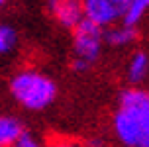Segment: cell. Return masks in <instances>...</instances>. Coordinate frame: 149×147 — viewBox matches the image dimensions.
I'll return each instance as SVG.
<instances>
[{
  "mask_svg": "<svg viewBox=\"0 0 149 147\" xmlns=\"http://www.w3.org/2000/svg\"><path fill=\"white\" fill-rule=\"evenodd\" d=\"M149 75V55L143 51H135L132 59L127 61L126 79L130 84H139L147 79Z\"/></svg>",
  "mask_w": 149,
  "mask_h": 147,
  "instance_id": "cell-7",
  "label": "cell"
},
{
  "mask_svg": "<svg viewBox=\"0 0 149 147\" xmlns=\"http://www.w3.org/2000/svg\"><path fill=\"white\" fill-rule=\"evenodd\" d=\"M4 2H6V0H0V6H2V4H4Z\"/></svg>",
  "mask_w": 149,
  "mask_h": 147,
  "instance_id": "cell-13",
  "label": "cell"
},
{
  "mask_svg": "<svg viewBox=\"0 0 149 147\" xmlns=\"http://www.w3.org/2000/svg\"><path fill=\"white\" fill-rule=\"evenodd\" d=\"M149 12V0H130V4H127V12L124 16V20L122 24H126V26H137V22L141 20L143 16Z\"/></svg>",
  "mask_w": 149,
  "mask_h": 147,
  "instance_id": "cell-9",
  "label": "cell"
},
{
  "mask_svg": "<svg viewBox=\"0 0 149 147\" xmlns=\"http://www.w3.org/2000/svg\"><path fill=\"white\" fill-rule=\"evenodd\" d=\"M130 0H82L84 20L96 24L98 28H110L114 22L124 20Z\"/></svg>",
  "mask_w": 149,
  "mask_h": 147,
  "instance_id": "cell-4",
  "label": "cell"
},
{
  "mask_svg": "<svg viewBox=\"0 0 149 147\" xmlns=\"http://www.w3.org/2000/svg\"><path fill=\"white\" fill-rule=\"evenodd\" d=\"M45 147H86L84 141H77L73 137H53L45 143Z\"/></svg>",
  "mask_w": 149,
  "mask_h": 147,
  "instance_id": "cell-12",
  "label": "cell"
},
{
  "mask_svg": "<svg viewBox=\"0 0 149 147\" xmlns=\"http://www.w3.org/2000/svg\"><path fill=\"white\" fill-rule=\"evenodd\" d=\"M135 36H137V31L134 26H126V24L110 26L104 31V43L112 45V47H124V45L135 41Z\"/></svg>",
  "mask_w": 149,
  "mask_h": 147,
  "instance_id": "cell-8",
  "label": "cell"
},
{
  "mask_svg": "<svg viewBox=\"0 0 149 147\" xmlns=\"http://www.w3.org/2000/svg\"><path fill=\"white\" fill-rule=\"evenodd\" d=\"M10 96L18 106L30 112H41L49 108L57 98V84L51 77H47L36 69H24L10 79L8 84Z\"/></svg>",
  "mask_w": 149,
  "mask_h": 147,
  "instance_id": "cell-2",
  "label": "cell"
},
{
  "mask_svg": "<svg viewBox=\"0 0 149 147\" xmlns=\"http://www.w3.org/2000/svg\"><path fill=\"white\" fill-rule=\"evenodd\" d=\"M24 132L26 127L16 116L0 114V147H12Z\"/></svg>",
  "mask_w": 149,
  "mask_h": 147,
  "instance_id": "cell-6",
  "label": "cell"
},
{
  "mask_svg": "<svg viewBox=\"0 0 149 147\" xmlns=\"http://www.w3.org/2000/svg\"><path fill=\"white\" fill-rule=\"evenodd\" d=\"M104 45V29L98 28L96 24L82 18L73 29V69L77 73H84L96 63L98 55Z\"/></svg>",
  "mask_w": 149,
  "mask_h": 147,
  "instance_id": "cell-3",
  "label": "cell"
},
{
  "mask_svg": "<svg viewBox=\"0 0 149 147\" xmlns=\"http://www.w3.org/2000/svg\"><path fill=\"white\" fill-rule=\"evenodd\" d=\"M47 6L51 16L67 29H74V26L84 18L82 0H49Z\"/></svg>",
  "mask_w": 149,
  "mask_h": 147,
  "instance_id": "cell-5",
  "label": "cell"
},
{
  "mask_svg": "<svg viewBox=\"0 0 149 147\" xmlns=\"http://www.w3.org/2000/svg\"><path fill=\"white\" fill-rule=\"evenodd\" d=\"M18 43V33L12 26L8 24H0V55L10 53Z\"/></svg>",
  "mask_w": 149,
  "mask_h": 147,
  "instance_id": "cell-10",
  "label": "cell"
},
{
  "mask_svg": "<svg viewBox=\"0 0 149 147\" xmlns=\"http://www.w3.org/2000/svg\"><path fill=\"white\" fill-rule=\"evenodd\" d=\"M112 132L122 147H149V90L130 86L118 96Z\"/></svg>",
  "mask_w": 149,
  "mask_h": 147,
  "instance_id": "cell-1",
  "label": "cell"
},
{
  "mask_svg": "<svg viewBox=\"0 0 149 147\" xmlns=\"http://www.w3.org/2000/svg\"><path fill=\"white\" fill-rule=\"evenodd\" d=\"M12 147H45V143L37 137L36 133H31V132L26 130V132L18 137V141H16Z\"/></svg>",
  "mask_w": 149,
  "mask_h": 147,
  "instance_id": "cell-11",
  "label": "cell"
}]
</instances>
